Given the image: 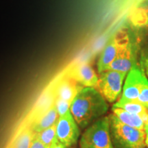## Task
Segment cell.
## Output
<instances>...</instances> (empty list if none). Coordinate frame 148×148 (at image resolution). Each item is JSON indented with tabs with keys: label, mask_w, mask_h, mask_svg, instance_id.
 I'll return each instance as SVG.
<instances>
[{
	"label": "cell",
	"mask_w": 148,
	"mask_h": 148,
	"mask_svg": "<svg viewBox=\"0 0 148 148\" xmlns=\"http://www.w3.org/2000/svg\"><path fill=\"white\" fill-rule=\"evenodd\" d=\"M112 113L123 123L134 128L144 130L145 124L148 120V114L140 116L139 114L130 113L123 109L114 107H112Z\"/></svg>",
	"instance_id": "obj_12"
},
{
	"label": "cell",
	"mask_w": 148,
	"mask_h": 148,
	"mask_svg": "<svg viewBox=\"0 0 148 148\" xmlns=\"http://www.w3.org/2000/svg\"><path fill=\"white\" fill-rule=\"evenodd\" d=\"M136 101L148 108V79L147 77L143 79V84L140 87L139 95Z\"/></svg>",
	"instance_id": "obj_17"
},
{
	"label": "cell",
	"mask_w": 148,
	"mask_h": 148,
	"mask_svg": "<svg viewBox=\"0 0 148 148\" xmlns=\"http://www.w3.org/2000/svg\"><path fill=\"white\" fill-rule=\"evenodd\" d=\"M50 148H67L65 145H63L60 143L59 140L57 139V138L56 137L54 140H53L52 143L50 146Z\"/></svg>",
	"instance_id": "obj_20"
},
{
	"label": "cell",
	"mask_w": 148,
	"mask_h": 148,
	"mask_svg": "<svg viewBox=\"0 0 148 148\" xmlns=\"http://www.w3.org/2000/svg\"><path fill=\"white\" fill-rule=\"evenodd\" d=\"M80 134L79 127L69 110L63 115L59 116L56 122V138L66 147L77 143Z\"/></svg>",
	"instance_id": "obj_6"
},
{
	"label": "cell",
	"mask_w": 148,
	"mask_h": 148,
	"mask_svg": "<svg viewBox=\"0 0 148 148\" xmlns=\"http://www.w3.org/2000/svg\"><path fill=\"white\" fill-rule=\"evenodd\" d=\"M80 148H114L108 116L99 118L86 127L79 141Z\"/></svg>",
	"instance_id": "obj_3"
},
{
	"label": "cell",
	"mask_w": 148,
	"mask_h": 148,
	"mask_svg": "<svg viewBox=\"0 0 148 148\" xmlns=\"http://www.w3.org/2000/svg\"><path fill=\"white\" fill-rule=\"evenodd\" d=\"M145 146H147V147H148V135H146V136H145Z\"/></svg>",
	"instance_id": "obj_23"
},
{
	"label": "cell",
	"mask_w": 148,
	"mask_h": 148,
	"mask_svg": "<svg viewBox=\"0 0 148 148\" xmlns=\"http://www.w3.org/2000/svg\"><path fill=\"white\" fill-rule=\"evenodd\" d=\"M56 99V97L54 92L47 90L44 92L40 96L39 99L36 103V106H34L32 112L33 119H36L40 114L44 113L53 106H54Z\"/></svg>",
	"instance_id": "obj_13"
},
{
	"label": "cell",
	"mask_w": 148,
	"mask_h": 148,
	"mask_svg": "<svg viewBox=\"0 0 148 148\" xmlns=\"http://www.w3.org/2000/svg\"><path fill=\"white\" fill-rule=\"evenodd\" d=\"M146 74L142 66L134 65L128 72L119 101H136Z\"/></svg>",
	"instance_id": "obj_7"
},
{
	"label": "cell",
	"mask_w": 148,
	"mask_h": 148,
	"mask_svg": "<svg viewBox=\"0 0 148 148\" xmlns=\"http://www.w3.org/2000/svg\"><path fill=\"white\" fill-rule=\"evenodd\" d=\"M34 134L30 127H25L17 135L10 148H30Z\"/></svg>",
	"instance_id": "obj_15"
},
{
	"label": "cell",
	"mask_w": 148,
	"mask_h": 148,
	"mask_svg": "<svg viewBox=\"0 0 148 148\" xmlns=\"http://www.w3.org/2000/svg\"><path fill=\"white\" fill-rule=\"evenodd\" d=\"M84 87L82 85L69 76L59 82L55 88L54 92L56 98L62 99L71 103L77 94Z\"/></svg>",
	"instance_id": "obj_10"
},
{
	"label": "cell",
	"mask_w": 148,
	"mask_h": 148,
	"mask_svg": "<svg viewBox=\"0 0 148 148\" xmlns=\"http://www.w3.org/2000/svg\"><path fill=\"white\" fill-rule=\"evenodd\" d=\"M130 42L128 34L125 31H121L111 37L104 47L97 62L99 73L105 71L116 58L121 49Z\"/></svg>",
	"instance_id": "obj_5"
},
{
	"label": "cell",
	"mask_w": 148,
	"mask_h": 148,
	"mask_svg": "<svg viewBox=\"0 0 148 148\" xmlns=\"http://www.w3.org/2000/svg\"><path fill=\"white\" fill-rule=\"evenodd\" d=\"M108 110L104 97L95 88L84 87L70 106V111L78 126L84 129L102 117Z\"/></svg>",
	"instance_id": "obj_1"
},
{
	"label": "cell",
	"mask_w": 148,
	"mask_h": 148,
	"mask_svg": "<svg viewBox=\"0 0 148 148\" xmlns=\"http://www.w3.org/2000/svg\"><path fill=\"white\" fill-rule=\"evenodd\" d=\"M141 61H147V62H148V49L142 54Z\"/></svg>",
	"instance_id": "obj_21"
},
{
	"label": "cell",
	"mask_w": 148,
	"mask_h": 148,
	"mask_svg": "<svg viewBox=\"0 0 148 148\" xmlns=\"http://www.w3.org/2000/svg\"><path fill=\"white\" fill-rule=\"evenodd\" d=\"M35 136L39 139L46 147L50 148L53 140L56 137V123L52 126L44 130L39 133L35 134Z\"/></svg>",
	"instance_id": "obj_16"
},
{
	"label": "cell",
	"mask_w": 148,
	"mask_h": 148,
	"mask_svg": "<svg viewBox=\"0 0 148 148\" xmlns=\"http://www.w3.org/2000/svg\"><path fill=\"white\" fill-rule=\"evenodd\" d=\"M112 107L123 109L130 113L139 114L140 116H145L148 114L147 108L144 106L138 101H122L118 100Z\"/></svg>",
	"instance_id": "obj_14"
},
{
	"label": "cell",
	"mask_w": 148,
	"mask_h": 148,
	"mask_svg": "<svg viewBox=\"0 0 148 148\" xmlns=\"http://www.w3.org/2000/svg\"><path fill=\"white\" fill-rule=\"evenodd\" d=\"M108 117L111 139L114 148L145 147L146 134L144 130L124 124L113 113Z\"/></svg>",
	"instance_id": "obj_2"
},
{
	"label": "cell",
	"mask_w": 148,
	"mask_h": 148,
	"mask_svg": "<svg viewBox=\"0 0 148 148\" xmlns=\"http://www.w3.org/2000/svg\"><path fill=\"white\" fill-rule=\"evenodd\" d=\"M69 77L84 87L97 88L99 77L88 63H82L74 67L70 72Z\"/></svg>",
	"instance_id": "obj_9"
},
{
	"label": "cell",
	"mask_w": 148,
	"mask_h": 148,
	"mask_svg": "<svg viewBox=\"0 0 148 148\" xmlns=\"http://www.w3.org/2000/svg\"><path fill=\"white\" fill-rule=\"evenodd\" d=\"M147 113H148V109H147Z\"/></svg>",
	"instance_id": "obj_25"
},
{
	"label": "cell",
	"mask_w": 148,
	"mask_h": 148,
	"mask_svg": "<svg viewBox=\"0 0 148 148\" xmlns=\"http://www.w3.org/2000/svg\"><path fill=\"white\" fill-rule=\"evenodd\" d=\"M136 49L130 41L122 48L116 58L106 70H114L127 73L136 64Z\"/></svg>",
	"instance_id": "obj_8"
},
{
	"label": "cell",
	"mask_w": 148,
	"mask_h": 148,
	"mask_svg": "<svg viewBox=\"0 0 148 148\" xmlns=\"http://www.w3.org/2000/svg\"><path fill=\"white\" fill-rule=\"evenodd\" d=\"M144 132H145L146 135H148V120L146 121L145 124V127H144Z\"/></svg>",
	"instance_id": "obj_22"
},
{
	"label": "cell",
	"mask_w": 148,
	"mask_h": 148,
	"mask_svg": "<svg viewBox=\"0 0 148 148\" xmlns=\"http://www.w3.org/2000/svg\"><path fill=\"white\" fill-rule=\"evenodd\" d=\"M71 102L69 101L63 100L62 99L56 98L55 101V106L56 108L57 112H58L59 116L63 115L70 110V106H71Z\"/></svg>",
	"instance_id": "obj_18"
},
{
	"label": "cell",
	"mask_w": 148,
	"mask_h": 148,
	"mask_svg": "<svg viewBox=\"0 0 148 148\" xmlns=\"http://www.w3.org/2000/svg\"><path fill=\"white\" fill-rule=\"evenodd\" d=\"M58 118V113L54 104V106H53L49 110L33 120L29 127L32 130L34 134H37L48 127L52 126L56 123Z\"/></svg>",
	"instance_id": "obj_11"
},
{
	"label": "cell",
	"mask_w": 148,
	"mask_h": 148,
	"mask_svg": "<svg viewBox=\"0 0 148 148\" xmlns=\"http://www.w3.org/2000/svg\"><path fill=\"white\" fill-rule=\"evenodd\" d=\"M140 148H145V147H140Z\"/></svg>",
	"instance_id": "obj_24"
},
{
	"label": "cell",
	"mask_w": 148,
	"mask_h": 148,
	"mask_svg": "<svg viewBox=\"0 0 148 148\" xmlns=\"http://www.w3.org/2000/svg\"><path fill=\"white\" fill-rule=\"evenodd\" d=\"M126 73L114 70H105L99 73L97 89L108 102H114L121 93Z\"/></svg>",
	"instance_id": "obj_4"
},
{
	"label": "cell",
	"mask_w": 148,
	"mask_h": 148,
	"mask_svg": "<svg viewBox=\"0 0 148 148\" xmlns=\"http://www.w3.org/2000/svg\"><path fill=\"white\" fill-rule=\"evenodd\" d=\"M30 148H48V147H46V146L44 145V144L42 143L34 134V138H33L32 140Z\"/></svg>",
	"instance_id": "obj_19"
}]
</instances>
